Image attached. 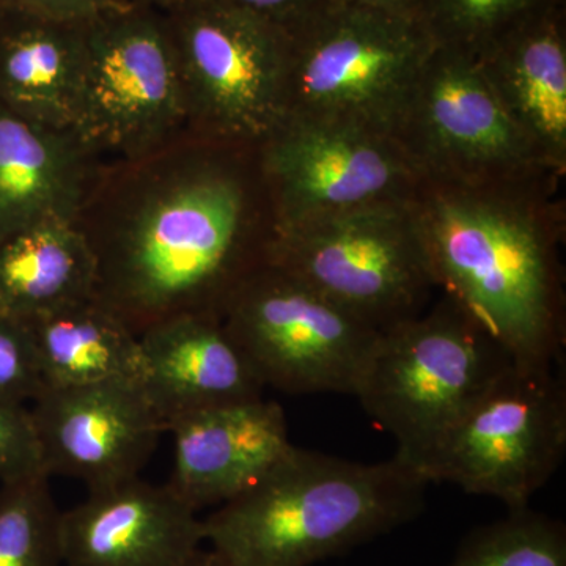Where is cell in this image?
Instances as JSON below:
<instances>
[{
	"label": "cell",
	"mask_w": 566,
	"mask_h": 566,
	"mask_svg": "<svg viewBox=\"0 0 566 566\" xmlns=\"http://www.w3.org/2000/svg\"><path fill=\"white\" fill-rule=\"evenodd\" d=\"M74 223L95 260L93 297L137 335L177 316L222 318L274 234L259 147L189 129L102 163Z\"/></svg>",
	"instance_id": "1"
},
{
	"label": "cell",
	"mask_w": 566,
	"mask_h": 566,
	"mask_svg": "<svg viewBox=\"0 0 566 566\" xmlns=\"http://www.w3.org/2000/svg\"><path fill=\"white\" fill-rule=\"evenodd\" d=\"M543 182L420 185L417 221L436 286L531 370L564 359L560 212Z\"/></svg>",
	"instance_id": "2"
},
{
	"label": "cell",
	"mask_w": 566,
	"mask_h": 566,
	"mask_svg": "<svg viewBox=\"0 0 566 566\" xmlns=\"http://www.w3.org/2000/svg\"><path fill=\"white\" fill-rule=\"evenodd\" d=\"M427 486L395 457L359 463L293 446L203 517L205 543L230 566H312L411 523Z\"/></svg>",
	"instance_id": "3"
},
{
	"label": "cell",
	"mask_w": 566,
	"mask_h": 566,
	"mask_svg": "<svg viewBox=\"0 0 566 566\" xmlns=\"http://www.w3.org/2000/svg\"><path fill=\"white\" fill-rule=\"evenodd\" d=\"M285 32V120L340 123L389 137L438 48L422 18L353 0H337Z\"/></svg>",
	"instance_id": "4"
},
{
	"label": "cell",
	"mask_w": 566,
	"mask_h": 566,
	"mask_svg": "<svg viewBox=\"0 0 566 566\" xmlns=\"http://www.w3.org/2000/svg\"><path fill=\"white\" fill-rule=\"evenodd\" d=\"M513 360L463 308L444 297L379 333L354 397L416 465ZM417 472V471H416Z\"/></svg>",
	"instance_id": "5"
},
{
	"label": "cell",
	"mask_w": 566,
	"mask_h": 566,
	"mask_svg": "<svg viewBox=\"0 0 566 566\" xmlns=\"http://www.w3.org/2000/svg\"><path fill=\"white\" fill-rule=\"evenodd\" d=\"M266 262L378 333L422 314L438 289L415 199L275 229Z\"/></svg>",
	"instance_id": "6"
},
{
	"label": "cell",
	"mask_w": 566,
	"mask_h": 566,
	"mask_svg": "<svg viewBox=\"0 0 566 566\" xmlns=\"http://www.w3.org/2000/svg\"><path fill=\"white\" fill-rule=\"evenodd\" d=\"M188 129L163 10L114 3L84 24L73 132L102 163L158 150Z\"/></svg>",
	"instance_id": "7"
},
{
	"label": "cell",
	"mask_w": 566,
	"mask_h": 566,
	"mask_svg": "<svg viewBox=\"0 0 566 566\" xmlns=\"http://www.w3.org/2000/svg\"><path fill=\"white\" fill-rule=\"evenodd\" d=\"M390 139L424 185L558 178L502 106L474 55L441 44L406 96Z\"/></svg>",
	"instance_id": "8"
},
{
	"label": "cell",
	"mask_w": 566,
	"mask_h": 566,
	"mask_svg": "<svg viewBox=\"0 0 566 566\" xmlns=\"http://www.w3.org/2000/svg\"><path fill=\"white\" fill-rule=\"evenodd\" d=\"M163 11L189 132L260 147L285 122V29L212 0H178Z\"/></svg>",
	"instance_id": "9"
},
{
	"label": "cell",
	"mask_w": 566,
	"mask_h": 566,
	"mask_svg": "<svg viewBox=\"0 0 566 566\" xmlns=\"http://www.w3.org/2000/svg\"><path fill=\"white\" fill-rule=\"evenodd\" d=\"M566 453V385L556 368L516 365L469 406L416 465L424 482L524 509Z\"/></svg>",
	"instance_id": "10"
},
{
	"label": "cell",
	"mask_w": 566,
	"mask_h": 566,
	"mask_svg": "<svg viewBox=\"0 0 566 566\" xmlns=\"http://www.w3.org/2000/svg\"><path fill=\"white\" fill-rule=\"evenodd\" d=\"M222 322L263 386L290 395L356 394L379 335L270 262L241 282Z\"/></svg>",
	"instance_id": "11"
},
{
	"label": "cell",
	"mask_w": 566,
	"mask_h": 566,
	"mask_svg": "<svg viewBox=\"0 0 566 566\" xmlns=\"http://www.w3.org/2000/svg\"><path fill=\"white\" fill-rule=\"evenodd\" d=\"M259 159L274 230L415 199L422 185L389 136L340 123L285 120Z\"/></svg>",
	"instance_id": "12"
},
{
	"label": "cell",
	"mask_w": 566,
	"mask_h": 566,
	"mask_svg": "<svg viewBox=\"0 0 566 566\" xmlns=\"http://www.w3.org/2000/svg\"><path fill=\"white\" fill-rule=\"evenodd\" d=\"M31 415L46 475L80 480L88 491L140 476L166 431L132 381L44 386Z\"/></svg>",
	"instance_id": "13"
},
{
	"label": "cell",
	"mask_w": 566,
	"mask_h": 566,
	"mask_svg": "<svg viewBox=\"0 0 566 566\" xmlns=\"http://www.w3.org/2000/svg\"><path fill=\"white\" fill-rule=\"evenodd\" d=\"M203 543L199 512L142 476L88 491L62 512L65 566H180Z\"/></svg>",
	"instance_id": "14"
},
{
	"label": "cell",
	"mask_w": 566,
	"mask_h": 566,
	"mask_svg": "<svg viewBox=\"0 0 566 566\" xmlns=\"http://www.w3.org/2000/svg\"><path fill=\"white\" fill-rule=\"evenodd\" d=\"M174 436V471L166 483L200 512L237 497L293 449L277 401L214 406L167 424Z\"/></svg>",
	"instance_id": "15"
},
{
	"label": "cell",
	"mask_w": 566,
	"mask_h": 566,
	"mask_svg": "<svg viewBox=\"0 0 566 566\" xmlns=\"http://www.w3.org/2000/svg\"><path fill=\"white\" fill-rule=\"evenodd\" d=\"M139 340L142 387L166 431L178 417L263 397V382L219 316L166 319Z\"/></svg>",
	"instance_id": "16"
},
{
	"label": "cell",
	"mask_w": 566,
	"mask_h": 566,
	"mask_svg": "<svg viewBox=\"0 0 566 566\" xmlns=\"http://www.w3.org/2000/svg\"><path fill=\"white\" fill-rule=\"evenodd\" d=\"M102 161L73 129L0 106V243L50 222H74Z\"/></svg>",
	"instance_id": "17"
},
{
	"label": "cell",
	"mask_w": 566,
	"mask_h": 566,
	"mask_svg": "<svg viewBox=\"0 0 566 566\" xmlns=\"http://www.w3.org/2000/svg\"><path fill=\"white\" fill-rule=\"evenodd\" d=\"M502 106L546 166L566 167V43L554 7L521 22L475 57Z\"/></svg>",
	"instance_id": "18"
},
{
	"label": "cell",
	"mask_w": 566,
	"mask_h": 566,
	"mask_svg": "<svg viewBox=\"0 0 566 566\" xmlns=\"http://www.w3.org/2000/svg\"><path fill=\"white\" fill-rule=\"evenodd\" d=\"M85 21L0 9V106L39 125L73 129Z\"/></svg>",
	"instance_id": "19"
},
{
	"label": "cell",
	"mask_w": 566,
	"mask_h": 566,
	"mask_svg": "<svg viewBox=\"0 0 566 566\" xmlns=\"http://www.w3.org/2000/svg\"><path fill=\"white\" fill-rule=\"evenodd\" d=\"M22 323L31 333L44 386L142 385L139 335L95 297Z\"/></svg>",
	"instance_id": "20"
},
{
	"label": "cell",
	"mask_w": 566,
	"mask_h": 566,
	"mask_svg": "<svg viewBox=\"0 0 566 566\" xmlns=\"http://www.w3.org/2000/svg\"><path fill=\"white\" fill-rule=\"evenodd\" d=\"M93 292L95 260L76 223H43L0 243V315L29 322Z\"/></svg>",
	"instance_id": "21"
},
{
	"label": "cell",
	"mask_w": 566,
	"mask_h": 566,
	"mask_svg": "<svg viewBox=\"0 0 566 566\" xmlns=\"http://www.w3.org/2000/svg\"><path fill=\"white\" fill-rule=\"evenodd\" d=\"M62 565V510L50 476L0 485V566Z\"/></svg>",
	"instance_id": "22"
},
{
	"label": "cell",
	"mask_w": 566,
	"mask_h": 566,
	"mask_svg": "<svg viewBox=\"0 0 566 566\" xmlns=\"http://www.w3.org/2000/svg\"><path fill=\"white\" fill-rule=\"evenodd\" d=\"M446 566H566L562 521L531 506L471 532Z\"/></svg>",
	"instance_id": "23"
},
{
	"label": "cell",
	"mask_w": 566,
	"mask_h": 566,
	"mask_svg": "<svg viewBox=\"0 0 566 566\" xmlns=\"http://www.w3.org/2000/svg\"><path fill=\"white\" fill-rule=\"evenodd\" d=\"M551 7L553 0H427L420 18L438 44L479 57L495 40Z\"/></svg>",
	"instance_id": "24"
},
{
	"label": "cell",
	"mask_w": 566,
	"mask_h": 566,
	"mask_svg": "<svg viewBox=\"0 0 566 566\" xmlns=\"http://www.w3.org/2000/svg\"><path fill=\"white\" fill-rule=\"evenodd\" d=\"M43 387V376L28 326L0 315V401L32 403Z\"/></svg>",
	"instance_id": "25"
},
{
	"label": "cell",
	"mask_w": 566,
	"mask_h": 566,
	"mask_svg": "<svg viewBox=\"0 0 566 566\" xmlns=\"http://www.w3.org/2000/svg\"><path fill=\"white\" fill-rule=\"evenodd\" d=\"M46 475L28 405L0 401V485Z\"/></svg>",
	"instance_id": "26"
},
{
	"label": "cell",
	"mask_w": 566,
	"mask_h": 566,
	"mask_svg": "<svg viewBox=\"0 0 566 566\" xmlns=\"http://www.w3.org/2000/svg\"><path fill=\"white\" fill-rule=\"evenodd\" d=\"M212 2L249 11L264 20L275 22L283 29H290L333 6L337 0H212Z\"/></svg>",
	"instance_id": "27"
},
{
	"label": "cell",
	"mask_w": 566,
	"mask_h": 566,
	"mask_svg": "<svg viewBox=\"0 0 566 566\" xmlns=\"http://www.w3.org/2000/svg\"><path fill=\"white\" fill-rule=\"evenodd\" d=\"M117 0H0V9L25 11L54 20L85 21Z\"/></svg>",
	"instance_id": "28"
},
{
	"label": "cell",
	"mask_w": 566,
	"mask_h": 566,
	"mask_svg": "<svg viewBox=\"0 0 566 566\" xmlns=\"http://www.w3.org/2000/svg\"><path fill=\"white\" fill-rule=\"evenodd\" d=\"M353 2L376 7V9L397 11V13L415 14V17H420L427 0H353Z\"/></svg>",
	"instance_id": "29"
},
{
	"label": "cell",
	"mask_w": 566,
	"mask_h": 566,
	"mask_svg": "<svg viewBox=\"0 0 566 566\" xmlns=\"http://www.w3.org/2000/svg\"><path fill=\"white\" fill-rule=\"evenodd\" d=\"M180 566H230L221 556H219L216 551H212L211 547L208 549H197L196 553L192 554L185 564Z\"/></svg>",
	"instance_id": "30"
},
{
	"label": "cell",
	"mask_w": 566,
	"mask_h": 566,
	"mask_svg": "<svg viewBox=\"0 0 566 566\" xmlns=\"http://www.w3.org/2000/svg\"><path fill=\"white\" fill-rule=\"evenodd\" d=\"M117 2L126 3V6L145 7V9L166 10L178 0H117Z\"/></svg>",
	"instance_id": "31"
}]
</instances>
